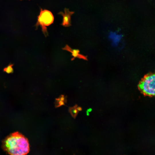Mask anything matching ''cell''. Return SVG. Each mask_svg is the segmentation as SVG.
<instances>
[{
	"mask_svg": "<svg viewBox=\"0 0 155 155\" xmlns=\"http://www.w3.org/2000/svg\"><path fill=\"white\" fill-rule=\"evenodd\" d=\"M61 101H63L64 100V98L63 96H61L60 99Z\"/></svg>",
	"mask_w": 155,
	"mask_h": 155,
	"instance_id": "obj_11",
	"label": "cell"
},
{
	"mask_svg": "<svg viewBox=\"0 0 155 155\" xmlns=\"http://www.w3.org/2000/svg\"><path fill=\"white\" fill-rule=\"evenodd\" d=\"M86 115H89V112H88L87 111H86Z\"/></svg>",
	"mask_w": 155,
	"mask_h": 155,
	"instance_id": "obj_13",
	"label": "cell"
},
{
	"mask_svg": "<svg viewBox=\"0 0 155 155\" xmlns=\"http://www.w3.org/2000/svg\"><path fill=\"white\" fill-rule=\"evenodd\" d=\"M77 109L78 111H81L82 110V108L80 107H78L77 108Z\"/></svg>",
	"mask_w": 155,
	"mask_h": 155,
	"instance_id": "obj_10",
	"label": "cell"
},
{
	"mask_svg": "<svg viewBox=\"0 0 155 155\" xmlns=\"http://www.w3.org/2000/svg\"><path fill=\"white\" fill-rule=\"evenodd\" d=\"M109 38L112 44L115 46H117L121 42L122 36L116 32H111L109 36Z\"/></svg>",
	"mask_w": 155,
	"mask_h": 155,
	"instance_id": "obj_6",
	"label": "cell"
},
{
	"mask_svg": "<svg viewBox=\"0 0 155 155\" xmlns=\"http://www.w3.org/2000/svg\"><path fill=\"white\" fill-rule=\"evenodd\" d=\"M74 13L73 11H71L66 8L64 9V13L60 12L59 13L63 17V22L61 25L66 27L69 26L71 25V16Z\"/></svg>",
	"mask_w": 155,
	"mask_h": 155,
	"instance_id": "obj_4",
	"label": "cell"
},
{
	"mask_svg": "<svg viewBox=\"0 0 155 155\" xmlns=\"http://www.w3.org/2000/svg\"><path fill=\"white\" fill-rule=\"evenodd\" d=\"M139 89L144 94L154 96L155 91V76L151 74L146 76L139 85Z\"/></svg>",
	"mask_w": 155,
	"mask_h": 155,
	"instance_id": "obj_2",
	"label": "cell"
},
{
	"mask_svg": "<svg viewBox=\"0 0 155 155\" xmlns=\"http://www.w3.org/2000/svg\"><path fill=\"white\" fill-rule=\"evenodd\" d=\"M59 104L60 106L63 105L64 104V103L63 102V101H60L59 102Z\"/></svg>",
	"mask_w": 155,
	"mask_h": 155,
	"instance_id": "obj_8",
	"label": "cell"
},
{
	"mask_svg": "<svg viewBox=\"0 0 155 155\" xmlns=\"http://www.w3.org/2000/svg\"><path fill=\"white\" fill-rule=\"evenodd\" d=\"M13 65L12 64L9 65L7 67L4 68L3 71L8 73H12L13 71Z\"/></svg>",
	"mask_w": 155,
	"mask_h": 155,
	"instance_id": "obj_7",
	"label": "cell"
},
{
	"mask_svg": "<svg viewBox=\"0 0 155 155\" xmlns=\"http://www.w3.org/2000/svg\"><path fill=\"white\" fill-rule=\"evenodd\" d=\"M2 147L10 155H26L30 150L28 140L18 132L7 137L3 141Z\"/></svg>",
	"mask_w": 155,
	"mask_h": 155,
	"instance_id": "obj_1",
	"label": "cell"
},
{
	"mask_svg": "<svg viewBox=\"0 0 155 155\" xmlns=\"http://www.w3.org/2000/svg\"><path fill=\"white\" fill-rule=\"evenodd\" d=\"M92 111V109L91 108H89L87 110V111L89 112H91Z\"/></svg>",
	"mask_w": 155,
	"mask_h": 155,
	"instance_id": "obj_12",
	"label": "cell"
},
{
	"mask_svg": "<svg viewBox=\"0 0 155 155\" xmlns=\"http://www.w3.org/2000/svg\"><path fill=\"white\" fill-rule=\"evenodd\" d=\"M73 113L76 114L77 113H78L77 110L76 109H73Z\"/></svg>",
	"mask_w": 155,
	"mask_h": 155,
	"instance_id": "obj_9",
	"label": "cell"
},
{
	"mask_svg": "<svg viewBox=\"0 0 155 155\" xmlns=\"http://www.w3.org/2000/svg\"><path fill=\"white\" fill-rule=\"evenodd\" d=\"M54 20L53 16L50 11L41 9L40 14L38 17L36 26H40L43 34L46 36H47L48 34L46 26L52 24Z\"/></svg>",
	"mask_w": 155,
	"mask_h": 155,
	"instance_id": "obj_3",
	"label": "cell"
},
{
	"mask_svg": "<svg viewBox=\"0 0 155 155\" xmlns=\"http://www.w3.org/2000/svg\"><path fill=\"white\" fill-rule=\"evenodd\" d=\"M63 50H66L70 52L73 56L71 60H73L76 58L82 59L87 60V59L86 56L80 54V51L78 49H73L70 47L68 45H66L63 48Z\"/></svg>",
	"mask_w": 155,
	"mask_h": 155,
	"instance_id": "obj_5",
	"label": "cell"
}]
</instances>
